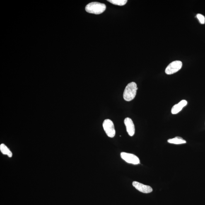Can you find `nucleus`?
<instances>
[{
  "label": "nucleus",
  "instance_id": "obj_1",
  "mask_svg": "<svg viewBox=\"0 0 205 205\" xmlns=\"http://www.w3.org/2000/svg\"><path fill=\"white\" fill-rule=\"evenodd\" d=\"M138 89L136 84L134 82L129 83L126 85L123 94L124 100L128 102L133 100L136 96Z\"/></svg>",
  "mask_w": 205,
  "mask_h": 205
},
{
  "label": "nucleus",
  "instance_id": "obj_2",
  "mask_svg": "<svg viewBox=\"0 0 205 205\" xmlns=\"http://www.w3.org/2000/svg\"><path fill=\"white\" fill-rule=\"evenodd\" d=\"M106 9V6L104 3L98 2H92L89 3L85 7V10L87 12L94 14H100Z\"/></svg>",
  "mask_w": 205,
  "mask_h": 205
},
{
  "label": "nucleus",
  "instance_id": "obj_3",
  "mask_svg": "<svg viewBox=\"0 0 205 205\" xmlns=\"http://www.w3.org/2000/svg\"><path fill=\"white\" fill-rule=\"evenodd\" d=\"M104 130L107 136L113 138L115 135L116 131L113 123L110 119H106L102 124Z\"/></svg>",
  "mask_w": 205,
  "mask_h": 205
},
{
  "label": "nucleus",
  "instance_id": "obj_4",
  "mask_svg": "<svg viewBox=\"0 0 205 205\" xmlns=\"http://www.w3.org/2000/svg\"><path fill=\"white\" fill-rule=\"evenodd\" d=\"M182 63L179 61L172 62L167 66L165 69V73L167 75L174 74L179 71L182 67Z\"/></svg>",
  "mask_w": 205,
  "mask_h": 205
},
{
  "label": "nucleus",
  "instance_id": "obj_5",
  "mask_svg": "<svg viewBox=\"0 0 205 205\" xmlns=\"http://www.w3.org/2000/svg\"><path fill=\"white\" fill-rule=\"evenodd\" d=\"M121 156L123 160L125 161L128 163L132 164L133 165H138L140 163L139 158L133 154L123 152L121 153Z\"/></svg>",
  "mask_w": 205,
  "mask_h": 205
},
{
  "label": "nucleus",
  "instance_id": "obj_6",
  "mask_svg": "<svg viewBox=\"0 0 205 205\" xmlns=\"http://www.w3.org/2000/svg\"><path fill=\"white\" fill-rule=\"evenodd\" d=\"M132 184L133 187L135 188L144 194H149L153 191V189L150 186L145 185L136 181L133 182Z\"/></svg>",
  "mask_w": 205,
  "mask_h": 205
},
{
  "label": "nucleus",
  "instance_id": "obj_7",
  "mask_svg": "<svg viewBox=\"0 0 205 205\" xmlns=\"http://www.w3.org/2000/svg\"><path fill=\"white\" fill-rule=\"evenodd\" d=\"M124 122L126 126V131L129 135L130 136L134 135L135 133V127L132 120L130 118L127 117L125 119Z\"/></svg>",
  "mask_w": 205,
  "mask_h": 205
},
{
  "label": "nucleus",
  "instance_id": "obj_8",
  "mask_svg": "<svg viewBox=\"0 0 205 205\" xmlns=\"http://www.w3.org/2000/svg\"><path fill=\"white\" fill-rule=\"evenodd\" d=\"M187 102L185 100H182L179 102L178 103L176 104L172 107L171 109V113L172 114H176L178 113L183 108L187 105Z\"/></svg>",
  "mask_w": 205,
  "mask_h": 205
},
{
  "label": "nucleus",
  "instance_id": "obj_9",
  "mask_svg": "<svg viewBox=\"0 0 205 205\" xmlns=\"http://www.w3.org/2000/svg\"><path fill=\"white\" fill-rule=\"evenodd\" d=\"M167 142L169 143L175 144H180L186 143L185 140L179 136L175 137V138L172 139H169L167 140Z\"/></svg>",
  "mask_w": 205,
  "mask_h": 205
},
{
  "label": "nucleus",
  "instance_id": "obj_10",
  "mask_svg": "<svg viewBox=\"0 0 205 205\" xmlns=\"http://www.w3.org/2000/svg\"><path fill=\"white\" fill-rule=\"evenodd\" d=\"M0 150L3 154L7 155L10 157L12 156V153L10 150L8 149L6 145L4 144H1L0 146Z\"/></svg>",
  "mask_w": 205,
  "mask_h": 205
},
{
  "label": "nucleus",
  "instance_id": "obj_11",
  "mask_svg": "<svg viewBox=\"0 0 205 205\" xmlns=\"http://www.w3.org/2000/svg\"><path fill=\"white\" fill-rule=\"evenodd\" d=\"M107 1L113 4L119 6H124L128 1L127 0H108Z\"/></svg>",
  "mask_w": 205,
  "mask_h": 205
},
{
  "label": "nucleus",
  "instance_id": "obj_12",
  "mask_svg": "<svg viewBox=\"0 0 205 205\" xmlns=\"http://www.w3.org/2000/svg\"><path fill=\"white\" fill-rule=\"evenodd\" d=\"M197 18L199 20L200 23L201 24H204L205 23V18L203 15L201 14H198L196 15Z\"/></svg>",
  "mask_w": 205,
  "mask_h": 205
}]
</instances>
